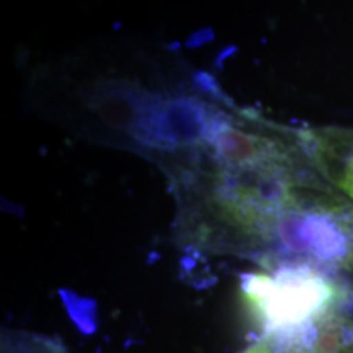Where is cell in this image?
Returning a JSON list of instances; mask_svg holds the SVG:
<instances>
[{"mask_svg": "<svg viewBox=\"0 0 353 353\" xmlns=\"http://www.w3.org/2000/svg\"><path fill=\"white\" fill-rule=\"evenodd\" d=\"M223 123L205 105L193 100H167L143 114L141 132L159 145H193L210 143Z\"/></svg>", "mask_w": 353, "mask_h": 353, "instance_id": "obj_2", "label": "cell"}, {"mask_svg": "<svg viewBox=\"0 0 353 353\" xmlns=\"http://www.w3.org/2000/svg\"><path fill=\"white\" fill-rule=\"evenodd\" d=\"M239 353H280V347L273 335H262L257 342L250 343Z\"/></svg>", "mask_w": 353, "mask_h": 353, "instance_id": "obj_4", "label": "cell"}, {"mask_svg": "<svg viewBox=\"0 0 353 353\" xmlns=\"http://www.w3.org/2000/svg\"><path fill=\"white\" fill-rule=\"evenodd\" d=\"M242 296L263 335L298 337L343 314L347 293L327 273L307 262L273 263L247 275Z\"/></svg>", "mask_w": 353, "mask_h": 353, "instance_id": "obj_1", "label": "cell"}, {"mask_svg": "<svg viewBox=\"0 0 353 353\" xmlns=\"http://www.w3.org/2000/svg\"><path fill=\"white\" fill-rule=\"evenodd\" d=\"M2 353H70L54 339L26 330H7L2 334Z\"/></svg>", "mask_w": 353, "mask_h": 353, "instance_id": "obj_3", "label": "cell"}]
</instances>
